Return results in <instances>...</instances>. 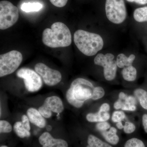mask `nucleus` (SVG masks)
<instances>
[{"label": "nucleus", "instance_id": "obj_1", "mask_svg": "<svg viewBox=\"0 0 147 147\" xmlns=\"http://www.w3.org/2000/svg\"><path fill=\"white\" fill-rule=\"evenodd\" d=\"M95 87L91 82L84 78L74 80L66 92V98L70 105L82 108L84 102L91 99Z\"/></svg>", "mask_w": 147, "mask_h": 147}, {"label": "nucleus", "instance_id": "obj_2", "mask_svg": "<svg viewBox=\"0 0 147 147\" xmlns=\"http://www.w3.org/2000/svg\"><path fill=\"white\" fill-rule=\"evenodd\" d=\"M42 41L44 45L51 48L68 47L71 43V32L68 27L61 22H56L51 28L43 31Z\"/></svg>", "mask_w": 147, "mask_h": 147}, {"label": "nucleus", "instance_id": "obj_3", "mask_svg": "<svg viewBox=\"0 0 147 147\" xmlns=\"http://www.w3.org/2000/svg\"><path fill=\"white\" fill-rule=\"evenodd\" d=\"M74 41L79 51L87 56H93L102 50L104 45L100 35L79 30L74 33Z\"/></svg>", "mask_w": 147, "mask_h": 147}, {"label": "nucleus", "instance_id": "obj_4", "mask_svg": "<svg viewBox=\"0 0 147 147\" xmlns=\"http://www.w3.org/2000/svg\"><path fill=\"white\" fill-rule=\"evenodd\" d=\"M22 61V54L16 50L0 55V77L13 73L19 67Z\"/></svg>", "mask_w": 147, "mask_h": 147}, {"label": "nucleus", "instance_id": "obj_5", "mask_svg": "<svg viewBox=\"0 0 147 147\" xmlns=\"http://www.w3.org/2000/svg\"><path fill=\"white\" fill-rule=\"evenodd\" d=\"M105 10L108 20L116 24L123 23L127 17V11L124 0H106Z\"/></svg>", "mask_w": 147, "mask_h": 147}, {"label": "nucleus", "instance_id": "obj_6", "mask_svg": "<svg viewBox=\"0 0 147 147\" xmlns=\"http://www.w3.org/2000/svg\"><path fill=\"white\" fill-rule=\"evenodd\" d=\"M19 18L18 8L7 1L0 2V29L9 28L16 24Z\"/></svg>", "mask_w": 147, "mask_h": 147}, {"label": "nucleus", "instance_id": "obj_7", "mask_svg": "<svg viewBox=\"0 0 147 147\" xmlns=\"http://www.w3.org/2000/svg\"><path fill=\"white\" fill-rule=\"evenodd\" d=\"M94 63L96 65L103 67V74L106 80L111 81L115 78L117 66L115 60V56L111 53L105 55L98 54L94 59Z\"/></svg>", "mask_w": 147, "mask_h": 147}, {"label": "nucleus", "instance_id": "obj_8", "mask_svg": "<svg viewBox=\"0 0 147 147\" xmlns=\"http://www.w3.org/2000/svg\"><path fill=\"white\" fill-rule=\"evenodd\" d=\"M19 78L24 79L25 86L31 92L38 91L42 88V78L36 71L28 68H22L16 73Z\"/></svg>", "mask_w": 147, "mask_h": 147}, {"label": "nucleus", "instance_id": "obj_9", "mask_svg": "<svg viewBox=\"0 0 147 147\" xmlns=\"http://www.w3.org/2000/svg\"><path fill=\"white\" fill-rule=\"evenodd\" d=\"M35 71L40 76L44 83L49 86H53L59 83L62 80V75L58 70L53 69L42 63H37Z\"/></svg>", "mask_w": 147, "mask_h": 147}, {"label": "nucleus", "instance_id": "obj_10", "mask_svg": "<svg viewBox=\"0 0 147 147\" xmlns=\"http://www.w3.org/2000/svg\"><path fill=\"white\" fill-rule=\"evenodd\" d=\"M64 109L63 102L60 98L52 96L45 99L38 110L44 118L49 119L52 117L53 113L60 114L63 112Z\"/></svg>", "mask_w": 147, "mask_h": 147}, {"label": "nucleus", "instance_id": "obj_11", "mask_svg": "<svg viewBox=\"0 0 147 147\" xmlns=\"http://www.w3.org/2000/svg\"><path fill=\"white\" fill-rule=\"evenodd\" d=\"M38 141L42 147H68L65 140L55 139L48 132L42 133L38 138Z\"/></svg>", "mask_w": 147, "mask_h": 147}, {"label": "nucleus", "instance_id": "obj_12", "mask_svg": "<svg viewBox=\"0 0 147 147\" xmlns=\"http://www.w3.org/2000/svg\"><path fill=\"white\" fill-rule=\"evenodd\" d=\"M27 115L30 122L40 128H43L46 125L45 118L40 114L38 110L36 108H30L27 111Z\"/></svg>", "mask_w": 147, "mask_h": 147}, {"label": "nucleus", "instance_id": "obj_13", "mask_svg": "<svg viewBox=\"0 0 147 147\" xmlns=\"http://www.w3.org/2000/svg\"><path fill=\"white\" fill-rule=\"evenodd\" d=\"M110 118L108 112H104L99 109L96 113H89L86 116L87 120L90 122H100L106 121Z\"/></svg>", "mask_w": 147, "mask_h": 147}, {"label": "nucleus", "instance_id": "obj_14", "mask_svg": "<svg viewBox=\"0 0 147 147\" xmlns=\"http://www.w3.org/2000/svg\"><path fill=\"white\" fill-rule=\"evenodd\" d=\"M105 140L112 145H117L119 143V138L117 134V129L115 127H110L108 131H100Z\"/></svg>", "mask_w": 147, "mask_h": 147}, {"label": "nucleus", "instance_id": "obj_15", "mask_svg": "<svg viewBox=\"0 0 147 147\" xmlns=\"http://www.w3.org/2000/svg\"><path fill=\"white\" fill-rule=\"evenodd\" d=\"M135 58V55L133 54L129 57H127L123 54H119L117 57L116 60L117 66L119 68H122L132 65Z\"/></svg>", "mask_w": 147, "mask_h": 147}, {"label": "nucleus", "instance_id": "obj_16", "mask_svg": "<svg viewBox=\"0 0 147 147\" xmlns=\"http://www.w3.org/2000/svg\"><path fill=\"white\" fill-rule=\"evenodd\" d=\"M122 75L123 79L127 82H133L137 77V70L133 66L124 67L122 71Z\"/></svg>", "mask_w": 147, "mask_h": 147}, {"label": "nucleus", "instance_id": "obj_17", "mask_svg": "<svg viewBox=\"0 0 147 147\" xmlns=\"http://www.w3.org/2000/svg\"><path fill=\"white\" fill-rule=\"evenodd\" d=\"M13 129L17 136L20 138L23 139L30 136V132L25 128L21 121L16 122L13 125Z\"/></svg>", "mask_w": 147, "mask_h": 147}, {"label": "nucleus", "instance_id": "obj_18", "mask_svg": "<svg viewBox=\"0 0 147 147\" xmlns=\"http://www.w3.org/2000/svg\"><path fill=\"white\" fill-rule=\"evenodd\" d=\"M87 143L86 147H113L92 134H90L88 137Z\"/></svg>", "mask_w": 147, "mask_h": 147}, {"label": "nucleus", "instance_id": "obj_19", "mask_svg": "<svg viewBox=\"0 0 147 147\" xmlns=\"http://www.w3.org/2000/svg\"><path fill=\"white\" fill-rule=\"evenodd\" d=\"M133 16L135 21L139 23L147 21V6L136 9Z\"/></svg>", "mask_w": 147, "mask_h": 147}, {"label": "nucleus", "instance_id": "obj_20", "mask_svg": "<svg viewBox=\"0 0 147 147\" xmlns=\"http://www.w3.org/2000/svg\"><path fill=\"white\" fill-rule=\"evenodd\" d=\"M134 94L139 100L140 105L144 109L147 110V92L142 89H137L134 91Z\"/></svg>", "mask_w": 147, "mask_h": 147}, {"label": "nucleus", "instance_id": "obj_21", "mask_svg": "<svg viewBox=\"0 0 147 147\" xmlns=\"http://www.w3.org/2000/svg\"><path fill=\"white\" fill-rule=\"evenodd\" d=\"M42 4L38 2L24 3L21 5V8L26 12L38 11L42 8Z\"/></svg>", "mask_w": 147, "mask_h": 147}, {"label": "nucleus", "instance_id": "obj_22", "mask_svg": "<svg viewBox=\"0 0 147 147\" xmlns=\"http://www.w3.org/2000/svg\"><path fill=\"white\" fill-rule=\"evenodd\" d=\"M124 147H146L142 140L136 138L129 139L125 143Z\"/></svg>", "mask_w": 147, "mask_h": 147}, {"label": "nucleus", "instance_id": "obj_23", "mask_svg": "<svg viewBox=\"0 0 147 147\" xmlns=\"http://www.w3.org/2000/svg\"><path fill=\"white\" fill-rule=\"evenodd\" d=\"M105 94V90L102 87H95L91 99L93 100H98L103 97Z\"/></svg>", "mask_w": 147, "mask_h": 147}, {"label": "nucleus", "instance_id": "obj_24", "mask_svg": "<svg viewBox=\"0 0 147 147\" xmlns=\"http://www.w3.org/2000/svg\"><path fill=\"white\" fill-rule=\"evenodd\" d=\"M12 127L8 121L5 120L0 121V132L1 133H10L12 131Z\"/></svg>", "mask_w": 147, "mask_h": 147}, {"label": "nucleus", "instance_id": "obj_25", "mask_svg": "<svg viewBox=\"0 0 147 147\" xmlns=\"http://www.w3.org/2000/svg\"><path fill=\"white\" fill-rule=\"evenodd\" d=\"M125 114L123 111H115L113 113L112 115V121L115 123L122 122V121L125 118Z\"/></svg>", "mask_w": 147, "mask_h": 147}, {"label": "nucleus", "instance_id": "obj_26", "mask_svg": "<svg viewBox=\"0 0 147 147\" xmlns=\"http://www.w3.org/2000/svg\"><path fill=\"white\" fill-rule=\"evenodd\" d=\"M136 129V126L134 123L130 122H126L123 127L124 131L126 134H131L133 133Z\"/></svg>", "mask_w": 147, "mask_h": 147}, {"label": "nucleus", "instance_id": "obj_27", "mask_svg": "<svg viewBox=\"0 0 147 147\" xmlns=\"http://www.w3.org/2000/svg\"><path fill=\"white\" fill-rule=\"evenodd\" d=\"M96 127L98 130L100 131H107L110 129L111 126L110 124L107 121L100 122L96 124Z\"/></svg>", "mask_w": 147, "mask_h": 147}, {"label": "nucleus", "instance_id": "obj_28", "mask_svg": "<svg viewBox=\"0 0 147 147\" xmlns=\"http://www.w3.org/2000/svg\"><path fill=\"white\" fill-rule=\"evenodd\" d=\"M21 122H22L25 128L28 131H30L31 129L30 124V122L28 116L25 115H23L22 116V117H21Z\"/></svg>", "mask_w": 147, "mask_h": 147}, {"label": "nucleus", "instance_id": "obj_29", "mask_svg": "<svg viewBox=\"0 0 147 147\" xmlns=\"http://www.w3.org/2000/svg\"><path fill=\"white\" fill-rule=\"evenodd\" d=\"M50 2L55 6L62 7L66 5L68 0H50Z\"/></svg>", "mask_w": 147, "mask_h": 147}, {"label": "nucleus", "instance_id": "obj_30", "mask_svg": "<svg viewBox=\"0 0 147 147\" xmlns=\"http://www.w3.org/2000/svg\"><path fill=\"white\" fill-rule=\"evenodd\" d=\"M124 102L128 105H136V104H137V100L136 98L134 96H127Z\"/></svg>", "mask_w": 147, "mask_h": 147}, {"label": "nucleus", "instance_id": "obj_31", "mask_svg": "<svg viewBox=\"0 0 147 147\" xmlns=\"http://www.w3.org/2000/svg\"><path fill=\"white\" fill-rule=\"evenodd\" d=\"M121 109L124 111H134L136 110V106L135 105H128L124 102L122 108Z\"/></svg>", "mask_w": 147, "mask_h": 147}, {"label": "nucleus", "instance_id": "obj_32", "mask_svg": "<svg viewBox=\"0 0 147 147\" xmlns=\"http://www.w3.org/2000/svg\"><path fill=\"white\" fill-rule=\"evenodd\" d=\"M124 102L122 101V100L119 99L118 100L116 101L114 103V108L116 110H119L120 109H121L123 105Z\"/></svg>", "mask_w": 147, "mask_h": 147}, {"label": "nucleus", "instance_id": "obj_33", "mask_svg": "<svg viewBox=\"0 0 147 147\" xmlns=\"http://www.w3.org/2000/svg\"><path fill=\"white\" fill-rule=\"evenodd\" d=\"M142 123L145 131L147 133V114L143 115L142 117Z\"/></svg>", "mask_w": 147, "mask_h": 147}, {"label": "nucleus", "instance_id": "obj_34", "mask_svg": "<svg viewBox=\"0 0 147 147\" xmlns=\"http://www.w3.org/2000/svg\"><path fill=\"white\" fill-rule=\"evenodd\" d=\"M126 1L129 2H134L141 5H144L147 4V0H126Z\"/></svg>", "mask_w": 147, "mask_h": 147}, {"label": "nucleus", "instance_id": "obj_35", "mask_svg": "<svg viewBox=\"0 0 147 147\" xmlns=\"http://www.w3.org/2000/svg\"><path fill=\"white\" fill-rule=\"evenodd\" d=\"M100 110L104 111V112H108L110 110V106L109 104L107 103H103L102 105L100 106Z\"/></svg>", "mask_w": 147, "mask_h": 147}, {"label": "nucleus", "instance_id": "obj_36", "mask_svg": "<svg viewBox=\"0 0 147 147\" xmlns=\"http://www.w3.org/2000/svg\"><path fill=\"white\" fill-rule=\"evenodd\" d=\"M119 99L121 100H125V98L127 97V96L123 92H121L119 95Z\"/></svg>", "mask_w": 147, "mask_h": 147}, {"label": "nucleus", "instance_id": "obj_37", "mask_svg": "<svg viewBox=\"0 0 147 147\" xmlns=\"http://www.w3.org/2000/svg\"><path fill=\"white\" fill-rule=\"evenodd\" d=\"M116 126L119 129H122L123 128L124 125H123L122 123V122H119L117 123V124H116Z\"/></svg>", "mask_w": 147, "mask_h": 147}, {"label": "nucleus", "instance_id": "obj_38", "mask_svg": "<svg viewBox=\"0 0 147 147\" xmlns=\"http://www.w3.org/2000/svg\"><path fill=\"white\" fill-rule=\"evenodd\" d=\"M52 127L50 125H48L46 127V129L48 131H50L52 129Z\"/></svg>", "mask_w": 147, "mask_h": 147}, {"label": "nucleus", "instance_id": "obj_39", "mask_svg": "<svg viewBox=\"0 0 147 147\" xmlns=\"http://www.w3.org/2000/svg\"><path fill=\"white\" fill-rule=\"evenodd\" d=\"M1 147H8L7 146H1Z\"/></svg>", "mask_w": 147, "mask_h": 147}]
</instances>
